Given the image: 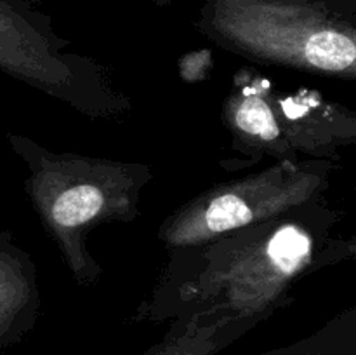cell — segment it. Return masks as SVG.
<instances>
[{
	"label": "cell",
	"mask_w": 356,
	"mask_h": 355,
	"mask_svg": "<svg viewBox=\"0 0 356 355\" xmlns=\"http://www.w3.org/2000/svg\"><path fill=\"white\" fill-rule=\"evenodd\" d=\"M315 247L312 228L298 219H284L273 228L264 221L243 244L229 239L211 246L209 265L191 289L197 296L186 301L193 305L186 319H261L315 261Z\"/></svg>",
	"instance_id": "obj_1"
},
{
	"label": "cell",
	"mask_w": 356,
	"mask_h": 355,
	"mask_svg": "<svg viewBox=\"0 0 356 355\" xmlns=\"http://www.w3.org/2000/svg\"><path fill=\"white\" fill-rule=\"evenodd\" d=\"M211 26L243 54L313 72L353 73V28L312 0H214Z\"/></svg>",
	"instance_id": "obj_2"
},
{
	"label": "cell",
	"mask_w": 356,
	"mask_h": 355,
	"mask_svg": "<svg viewBox=\"0 0 356 355\" xmlns=\"http://www.w3.org/2000/svg\"><path fill=\"white\" fill-rule=\"evenodd\" d=\"M322 183L323 173L315 164L306 169L285 164L225 184L202 195L170 219L162 230L163 239L176 247H195L221 233L270 221L312 200Z\"/></svg>",
	"instance_id": "obj_3"
},
{
	"label": "cell",
	"mask_w": 356,
	"mask_h": 355,
	"mask_svg": "<svg viewBox=\"0 0 356 355\" xmlns=\"http://www.w3.org/2000/svg\"><path fill=\"white\" fill-rule=\"evenodd\" d=\"M79 174H68V181L65 184H58L54 181L52 197L42 198L45 218L51 221L54 232L73 233L82 226L89 225L94 219L106 216L110 207V197L108 190L115 188V184H108L106 178H92V167L90 173L82 171V166L76 167Z\"/></svg>",
	"instance_id": "obj_4"
},
{
	"label": "cell",
	"mask_w": 356,
	"mask_h": 355,
	"mask_svg": "<svg viewBox=\"0 0 356 355\" xmlns=\"http://www.w3.org/2000/svg\"><path fill=\"white\" fill-rule=\"evenodd\" d=\"M259 319H209L195 315L183 319L159 345L143 355H216L249 331Z\"/></svg>",
	"instance_id": "obj_5"
},
{
	"label": "cell",
	"mask_w": 356,
	"mask_h": 355,
	"mask_svg": "<svg viewBox=\"0 0 356 355\" xmlns=\"http://www.w3.org/2000/svg\"><path fill=\"white\" fill-rule=\"evenodd\" d=\"M263 355H355V338L350 327L330 324L313 336Z\"/></svg>",
	"instance_id": "obj_6"
},
{
	"label": "cell",
	"mask_w": 356,
	"mask_h": 355,
	"mask_svg": "<svg viewBox=\"0 0 356 355\" xmlns=\"http://www.w3.org/2000/svg\"><path fill=\"white\" fill-rule=\"evenodd\" d=\"M9 277L0 268V345L9 343L10 338L21 331L23 298L10 296Z\"/></svg>",
	"instance_id": "obj_7"
},
{
	"label": "cell",
	"mask_w": 356,
	"mask_h": 355,
	"mask_svg": "<svg viewBox=\"0 0 356 355\" xmlns=\"http://www.w3.org/2000/svg\"><path fill=\"white\" fill-rule=\"evenodd\" d=\"M17 31V16L6 6L0 2V54H3L10 37Z\"/></svg>",
	"instance_id": "obj_8"
}]
</instances>
